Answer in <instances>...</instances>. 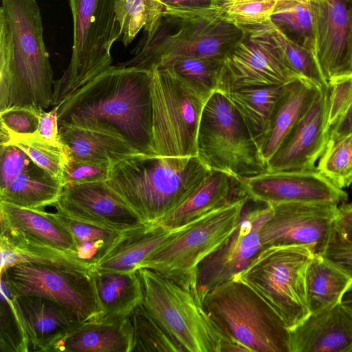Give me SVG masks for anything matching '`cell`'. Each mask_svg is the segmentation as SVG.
Segmentation results:
<instances>
[{
  "label": "cell",
  "mask_w": 352,
  "mask_h": 352,
  "mask_svg": "<svg viewBox=\"0 0 352 352\" xmlns=\"http://www.w3.org/2000/svg\"><path fill=\"white\" fill-rule=\"evenodd\" d=\"M152 71L110 66L59 104L58 123L111 127L139 153L155 155Z\"/></svg>",
  "instance_id": "cell-1"
},
{
  "label": "cell",
  "mask_w": 352,
  "mask_h": 352,
  "mask_svg": "<svg viewBox=\"0 0 352 352\" xmlns=\"http://www.w3.org/2000/svg\"><path fill=\"white\" fill-rule=\"evenodd\" d=\"M53 70L36 0H1L0 111L14 106L52 105Z\"/></svg>",
  "instance_id": "cell-2"
},
{
  "label": "cell",
  "mask_w": 352,
  "mask_h": 352,
  "mask_svg": "<svg viewBox=\"0 0 352 352\" xmlns=\"http://www.w3.org/2000/svg\"><path fill=\"white\" fill-rule=\"evenodd\" d=\"M144 32L133 58L120 65L151 70L181 56L223 60L245 35L216 6H162Z\"/></svg>",
  "instance_id": "cell-3"
},
{
  "label": "cell",
  "mask_w": 352,
  "mask_h": 352,
  "mask_svg": "<svg viewBox=\"0 0 352 352\" xmlns=\"http://www.w3.org/2000/svg\"><path fill=\"white\" fill-rule=\"evenodd\" d=\"M197 156L139 153L111 164L107 184L146 224H156L182 204L210 175Z\"/></svg>",
  "instance_id": "cell-4"
},
{
  "label": "cell",
  "mask_w": 352,
  "mask_h": 352,
  "mask_svg": "<svg viewBox=\"0 0 352 352\" xmlns=\"http://www.w3.org/2000/svg\"><path fill=\"white\" fill-rule=\"evenodd\" d=\"M74 23L69 63L54 82L52 106L60 104L112 63L111 50L122 36L124 0H68Z\"/></svg>",
  "instance_id": "cell-5"
},
{
  "label": "cell",
  "mask_w": 352,
  "mask_h": 352,
  "mask_svg": "<svg viewBox=\"0 0 352 352\" xmlns=\"http://www.w3.org/2000/svg\"><path fill=\"white\" fill-rule=\"evenodd\" d=\"M248 198H239L177 228L138 270H151L198 295L199 265L234 232Z\"/></svg>",
  "instance_id": "cell-6"
},
{
  "label": "cell",
  "mask_w": 352,
  "mask_h": 352,
  "mask_svg": "<svg viewBox=\"0 0 352 352\" xmlns=\"http://www.w3.org/2000/svg\"><path fill=\"white\" fill-rule=\"evenodd\" d=\"M202 303L226 337L251 352H290V331L251 288L232 278L211 289Z\"/></svg>",
  "instance_id": "cell-7"
},
{
  "label": "cell",
  "mask_w": 352,
  "mask_h": 352,
  "mask_svg": "<svg viewBox=\"0 0 352 352\" xmlns=\"http://www.w3.org/2000/svg\"><path fill=\"white\" fill-rule=\"evenodd\" d=\"M314 255L305 247L267 246L233 278L255 292L291 331L310 315L306 273Z\"/></svg>",
  "instance_id": "cell-8"
},
{
  "label": "cell",
  "mask_w": 352,
  "mask_h": 352,
  "mask_svg": "<svg viewBox=\"0 0 352 352\" xmlns=\"http://www.w3.org/2000/svg\"><path fill=\"white\" fill-rule=\"evenodd\" d=\"M137 271L142 305L182 351L221 352L226 336L197 294L151 270Z\"/></svg>",
  "instance_id": "cell-9"
},
{
  "label": "cell",
  "mask_w": 352,
  "mask_h": 352,
  "mask_svg": "<svg viewBox=\"0 0 352 352\" xmlns=\"http://www.w3.org/2000/svg\"><path fill=\"white\" fill-rule=\"evenodd\" d=\"M152 71L153 142L155 155H197L201 116L208 95L166 67Z\"/></svg>",
  "instance_id": "cell-10"
},
{
  "label": "cell",
  "mask_w": 352,
  "mask_h": 352,
  "mask_svg": "<svg viewBox=\"0 0 352 352\" xmlns=\"http://www.w3.org/2000/svg\"><path fill=\"white\" fill-rule=\"evenodd\" d=\"M197 155L210 169L242 180L267 171V164L241 117L217 91L203 109Z\"/></svg>",
  "instance_id": "cell-11"
},
{
  "label": "cell",
  "mask_w": 352,
  "mask_h": 352,
  "mask_svg": "<svg viewBox=\"0 0 352 352\" xmlns=\"http://www.w3.org/2000/svg\"><path fill=\"white\" fill-rule=\"evenodd\" d=\"M0 275L12 296H38L52 300L76 323L93 321L100 311L92 276L31 263L14 265Z\"/></svg>",
  "instance_id": "cell-12"
},
{
  "label": "cell",
  "mask_w": 352,
  "mask_h": 352,
  "mask_svg": "<svg viewBox=\"0 0 352 352\" xmlns=\"http://www.w3.org/2000/svg\"><path fill=\"white\" fill-rule=\"evenodd\" d=\"M337 204L283 202L272 206L259 235L263 248L301 246L322 255L338 215Z\"/></svg>",
  "instance_id": "cell-13"
},
{
  "label": "cell",
  "mask_w": 352,
  "mask_h": 352,
  "mask_svg": "<svg viewBox=\"0 0 352 352\" xmlns=\"http://www.w3.org/2000/svg\"><path fill=\"white\" fill-rule=\"evenodd\" d=\"M244 32V37L223 60L217 91L285 85L300 78L265 37Z\"/></svg>",
  "instance_id": "cell-14"
},
{
  "label": "cell",
  "mask_w": 352,
  "mask_h": 352,
  "mask_svg": "<svg viewBox=\"0 0 352 352\" xmlns=\"http://www.w3.org/2000/svg\"><path fill=\"white\" fill-rule=\"evenodd\" d=\"M272 212V206L265 203L254 208L244 206L234 232L198 266L197 289L201 302L211 289L242 272L263 248L259 232Z\"/></svg>",
  "instance_id": "cell-15"
},
{
  "label": "cell",
  "mask_w": 352,
  "mask_h": 352,
  "mask_svg": "<svg viewBox=\"0 0 352 352\" xmlns=\"http://www.w3.org/2000/svg\"><path fill=\"white\" fill-rule=\"evenodd\" d=\"M248 197L274 205L283 202L344 203L347 193L317 168L268 172L241 180Z\"/></svg>",
  "instance_id": "cell-16"
},
{
  "label": "cell",
  "mask_w": 352,
  "mask_h": 352,
  "mask_svg": "<svg viewBox=\"0 0 352 352\" xmlns=\"http://www.w3.org/2000/svg\"><path fill=\"white\" fill-rule=\"evenodd\" d=\"M315 54L328 81L352 73V0H312Z\"/></svg>",
  "instance_id": "cell-17"
},
{
  "label": "cell",
  "mask_w": 352,
  "mask_h": 352,
  "mask_svg": "<svg viewBox=\"0 0 352 352\" xmlns=\"http://www.w3.org/2000/svg\"><path fill=\"white\" fill-rule=\"evenodd\" d=\"M54 206L69 217L118 232L144 223L106 182L64 186Z\"/></svg>",
  "instance_id": "cell-18"
},
{
  "label": "cell",
  "mask_w": 352,
  "mask_h": 352,
  "mask_svg": "<svg viewBox=\"0 0 352 352\" xmlns=\"http://www.w3.org/2000/svg\"><path fill=\"white\" fill-rule=\"evenodd\" d=\"M327 87L320 90L311 107L267 162L268 172L311 170L329 140Z\"/></svg>",
  "instance_id": "cell-19"
},
{
  "label": "cell",
  "mask_w": 352,
  "mask_h": 352,
  "mask_svg": "<svg viewBox=\"0 0 352 352\" xmlns=\"http://www.w3.org/2000/svg\"><path fill=\"white\" fill-rule=\"evenodd\" d=\"M290 352H352V312L340 302L290 331Z\"/></svg>",
  "instance_id": "cell-20"
},
{
  "label": "cell",
  "mask_w": 352,
  "mask_h": 352,
  "mask_svg": "<svg viewBox=\"0 0 352 352\" xmlns=\"http://www.w3.org/2000/svg\"><path fill=\"white\" fill-rule=\"evenodd\" d=\"M28 351L49 352L54 342L76 323L59 304L38 296H12Z\"/></svg>",
  "instance_id": "cell-21"
},
{
  "label": "cell",
  "mask_w": 352,
  "mask_h": 352,
  "mask_svg": "<svg viewBox=\"0 0 352 352\" xmlns=\"http://www.w3.org/2000/svg\"><path fill=\"white\" fill-rule=\"evenodd\" d=\"M58 124L62 144L76 160L111 165L140 153L111 127Z\"/></svg>",
  "instance_id": "cell-22"
},
{
  "label": "cell",
  "mask_w": 352,
  "mask_h": 352,
  "mask_svg": "<svg viewBox=\"0 0 352 352\" xmlns=\"http://www.w3.org/2000/svg\"><path fill=\"white\" fill-rule=\"evenodd\" d=\"M175 230L143 223L120 232L96 261L95 272L126 273L137 271L140 264Z\"/></svg>",
  "instance_id": "cell-23"
},
{
  "label": "cell",
  "mask_w": 352,
  "mask_h": 352,
  "mask_svg": "<svg viewBox=\"0 0 352 352\" xmlns=\"http://www.w3.org/2000/svg\"><path fill=\"white\" fill-rule=\"evenodd\" d=\"M0 222L1 232L19 234L77 256L72 235L52 212L0 201Z\"/></svg>",
  "instance_id": "cell-24"
},
{
  "label": "cell",
  "mask_w": 352,
  "mask_h": 352,
  "mask_svg": "<svg viewBox=\"0 0 352 352\" xmlns=\"http://www.w3.org/2000/svg\"><path fill=\"white\" fill-rule=\"evenodd\" d=\"M133 346V329L129 316L111 322L78 323L58 338L50 351L132 352Z\"/></svg>",
  "instance_id": "cell-25"
},
{
  "label": "cell",
  "mask_w": 352,
  "mask_h": 352,
  "mask_svg": "<svg viewBox=\"0 0 352 352\" xmlns=\"http://www.w3.org/2000/svg\"><path fill=\"white\" fill-rule=\"evenodd\" d=\"M246 195L241 180L212 170L182 204L155 225L167 230L177 229Z\"/></svg>",
  "instance_id": "cell-26"
},
{
  "label": "cell",
  "mask_w": 352,
  "mask_h": 352,
  "mask_svg": "<svg viewBox=\"0 0 352 352\" xmlns=\"http://www.w3.org/2000/svg\"><path fill=\"white\" fill-rule=\"evenodd\" d=\"M320 91L314 85L297 78L285 85L272 115L261 152L267 162L297 122L307 113Z\"/></svg>",
  "instance_id": "cell-27"
},
{
  "label": "cell",
  "mask_w": 352,
  "mask_h": 352,
  "mask_svg": "<svg viewBox=\"0 0 352 352\" xmlns=\"http://www.w3.org/2000/svg\"><path fill=\"white\" fill-rule=\"evenodd\" d=\"M0 274L22 263L51 265L92 276L94 265L77 256L23 236L8 232L0 234Z\"/></svg>",
  "instance_id": "cell-28"
},
{
  "label": "cell",
  "mask_w": 352,
  "mask_h": 352,
  "mask_svg": "<svg viewBox=\"0 0 352 352\" xmlns=\"http://www.w3.org/2000/svg\"><path fill=\"white\" fill-rule=\"evenodd\" d=\"M100 311L95 322H111L129 316L142 303L144 293L138 271L93 275Z\"/></svg>",
  "instance_id": "cell-29"
},
{
  "label": "cell",
  "mask_w": 352,
  "mask_h": 352,
  "mask_svg": "<svg viewBox=\"0 0 352 352\" xmlns=\"http://www.w3.org/2000/svg\"><path fill=\"white\" fill-rule=\"evenodd\" d=\"M285 85L247 87L223 93L241 117L260 151Z\"/></svg>",
  "instance_id": "cell-30"
},
{
  "label": "cell",
  "mask_w": 352,
  "mask_h": 352,
  "mask_svg": "<svg viewBox=\"0 0 352 352\" xmlns=\"http://www.w3.org/2000/svg\"><path fill=\"white\" fill-rule=\"evenodd\" d=\"M64 187L63 182L34 162L0 189V201L28 208L54 206Z\"/></svg>",
  "instance_id": "cell-31"
},
{
  "label": "cell",
  "mask_w": 352,
  "mask_h": 352,
  "mask_svg": "<svg viewBox=\"0 0 352 352\" xmlns=\"http://www.w3.org/2000/svg\"><path fill=\"white\" fill-rule=\"evenodd\" d=\"M352 278L321 255H314L306 273V293L310 314L342 302Z\"/></svg>",
  "instance_id": "cell-32"
},
{
  "label": "cell",
  "mask_w": 352,
  "mask_h": 352,
  "mask_svg": "<svg viewBox=\"0 0 352 352\" xmlns=\"http://www.w3.org/2000/svg\"><path fill=\"white\" fill-rule=\"evenodd\" d=\"M242 29L253 31L265 37L300 78L307 80L320 90L327 87L328 82L315 53L289 39L270 19L261 24Z\"/></svg>",
  "instance_id": "cell-33"
},
{
  "label": "cell",
  "mask_w": 352,
  "mask_h": 352,
  "mask_svg": "<svg viewBox=\"0 0 352 352\" xmlns=\"http://www.w3.org/2000/svg\"><path fill=\"white\" fill-rule=\"evenodd\" d=\"M270 21L289 39L315 53L312 0H278Z\"/></svg>",
  "instance_id": "cell-34"
},
{
  "label": "cell",
  "mask_w": 352,
  "mask_h": 352,
  "mask_svg": "<svg viewBox=\"0 0 352 352\" xmlns=\"http://www.w3.org/2000/svg\"><path fill=\"white\" fill-rule=\"evenodd\" d=\"M1 144H14L21 148L32 161L63 182L65 151L38 138L36 133L17 134L1 126Z\"/></svg>",
  "instance_id": "cell-35"
},
{
  "label": "cell",
  "mask_w": 352,
  "mask_h": 352,
  "mask_svg": "<svg viewBox=\"0 0 352 352\" xmlns=\"http://www.w3.org/2000/svg\"><path fill=\"white\" fill-rule=\"evenodd\" d=\"M54 214L72 235L76 246L77 256L94 265L97 258L120 233L75 219L58 211Z\"/></svg>",
  "instance_id": "cell-36"
},
{
  "label": "cell",
  "mask_w": 352,
  "mask_h": 352,
  "mask_svg": "<svg viewBox=\"0 0 352 352\" xmlns=\"http://www.w3.org/2000/svg\"><path fill=\"white\" fill-rule=\"evenodd\" d=\"M133 329L132 351L182 352L178 344L148 313L139 305L130 315Z\"/></svg>",
  "instance_id": "cell-37"
},
{
  "label": "cell",
  "mask_w": 352,
  "mask_h": 352,
  "mask_svg": "<svg viewBox=\"0 0 352 352\" xmlns=\"http://www.w3.org/2000/svg\"><path fill=\"white\" fill-rule=\"evenodd\" d=\"M222 65L223 60L181 56L158 67L168 68L203 92L212 95L217 91Z\"/></svg>",
  "instance_id": "cell-38"
},
{
  "label": "cell",
  "mask_w": 352,
  "mask_h": 352,
  "mask_svg": "<svg viewBox=\"0 0 352 352\" xmlns=\"http://www.w3.org/2000/svg\"><path fill=\"white\" fill-rule=\"evenodd\" d=\"M317 170L339 188L352 184V133L327 144Z\"/></svg>",
  "instance_id": "cell-39"
},
{
  "label": "cell",
  "mask_w": 352,
  "mask_h": 352,
  "mask_svg": "<svg viewBox=\"0 0 352 352\" xmlns=\"http://www.w3.org/2000/svg\"><path fill=\"white\" fill-rule=\"evenodd\" d=\"M278 0H217L216 7L226 19L240 28L270 19Z\"/></svg>",
  "instance_id": "cell-40"
},
{
  "label": "cell",
  "mask_w": 352,
  "mask_h": 352,
  "mask_svg": "<svg viewBox=\"0 0 352 352\" xmlns=\"http://www.w3.org/2000/svg\"><path fill=\"white\" fill-rule=\"evenodd\" d=\"M1 294V352H27L25 334L14 309L8 287L2 278Z\"/></svg>",
  "instance_id": "cell-41"
},
{
  "label": "cell",
  "mask_w": 352,
  "mask_h": 352,
  "mask_svg": "<svg viewBox=\"0 0 352 352\" xmlns=\"http://www.w3.org/2000/svg\"><path fill=\"white\" fill-rule=\"evenodd\" d=\"M322 256L352 278V227L336 218Z\"/></svg>",
  "instance_id": "cell-42"
},
{
  "label": "cell",
  "mask_w": 352,
  "mask_h": 352,
  "mask_svg": "<svg viewBox=\"0 0 352 352\" xmlns=\"http://www.w3.org/2000/svg\"><path fill=\"white\" fill-rule=\"evenodd\" d=\"M65 151L64 186H76L96 182H106L108 179L111 164H94L76 160L69 155L65 150Z\"/></svg>",
  "instance_id": "cell-43"
},
{
  "label": "cell",
  "mask_w": 352,
  "mask_h": 352,
  "mask_svg": "<svg viewBox=\"0 0 352 352\" xmlns=\"http://www.w3.org/2000/svg\"><path fill=\"white\" fill-rule=\"evenodd\" d=\"M327 82V125L329 129L342 116L352 101V73Z\"/></svg>",
  "instance_id": "cell-44"
},
{
  "label": "cell",
  "mask_w": 352,
  "mask_h": 352,
  "mask_svg": "<svg viewBox=\"0 0 352 352\" xmlns=\"http://www.w3.org/2000/svg\"><path fill=\"white\" fill-rule=\"evenodd\" d=\"M39 108L36 106H14L0 111L1 126L17 134L37 131Z\"/></svg>",
  "instance_id": "cell-45"
},
{
  "label": "cell",
  "mask_w": 352,
  "mask_h": 352,
  "mask_svg": "<svg viewBox=\"0 0 352 352\" xmlns=\"http://www.w3.org/2000/svg\"><path fill=\"white\" fill-rule=\"evenodd\" d=\"M33 162L19 147L14 144L0 145V189L28 168Z\"/></svg>",
  "instance_id": "cell-46"
},
{
  "label": "cell",
  "mask_w": 352,
  "mask_h": 352,
  "mask_svg": "<svg viewBox=\"0 0 352 352\" xmlns=\"http://www.w3.org/2000/svg\"><path fill=\"white\" fill-rule=\"evenodd\" d=\"M148 0H124V19L120 40L125 47L144 28L147 20Z\"/></svg>",
  "instance_id": "cell-47"
},
{
  "label": "cell",
  "mask_w": 352,
  "mask_h": 352,
  "mask_svg": "<svg viewBox=\"0 0 352 352\" xmlns=\"http://www.w3.org/2000/svg\"><path fill=\"white\" fill-rule=\"evenodd\" d=\"M59 104L46 112L42 107L39 108L38 125L36 136L41 140L57 146H63L60 134L58 118Z\"/></svg>",
  "instance_id": "cell-48"
},
{
  "label": "cell",
  "mask_w": 352,
  "mask_h": 352,
  "mask_svg": "<svg viewBox=\"0 0 352 352\" xmlns=\"http://www.w3.org/2000/svg\"><path fill=\"white\" fill-rule=\"evenodd\" d=\"M163 6L170 7H212L217 0H155Z\"/></svg>",
  "instance_id": "cell-49"
},
{
  "label": "cell",
  "mask_w": 352,
  "mask_h": 352,
  "mask_svg": "<svg viewBox=\"0 0 352 352\" xmlns=\"http://www.w3.org/2000/svg\"><path fill=\"white\" fill-rule=\"evenodd\" d=\"M243 351L251 352L250 350L237 340L226 337L223 341L221 352Z\"/></svg>",
  "instance_id": "cell-50"
},
{
  "label": "cell",
  "mask_w": 352,
  "mask_h": 352,
  "mask_svg": "<svg viewBox=\"0 0 352 352\" xmlns=\"http://www.w3.org/2000/svg\"><path fill=\"white\" fill-rule=\"evenodd\" d=\"M337 219L342 223L352 227V202L342 204L338 207Z\"/></svg>",
  "instance_id": "cell-51"
},
{
  "label": "cell",
  "mask_w": 352,
  "mask_h": 352,
  "mask_svg": "<svg viewBox=\"0 0 352 352\" xmlns=\"http://www.w3.org/2000/svg\"><path fill=\"white\" fill-rule=\"evenodd\" d=\"M342 302L352 312V285L344 294Z\"/></svg>",
  "instance_id": "cell-52"
}]
</instances>
